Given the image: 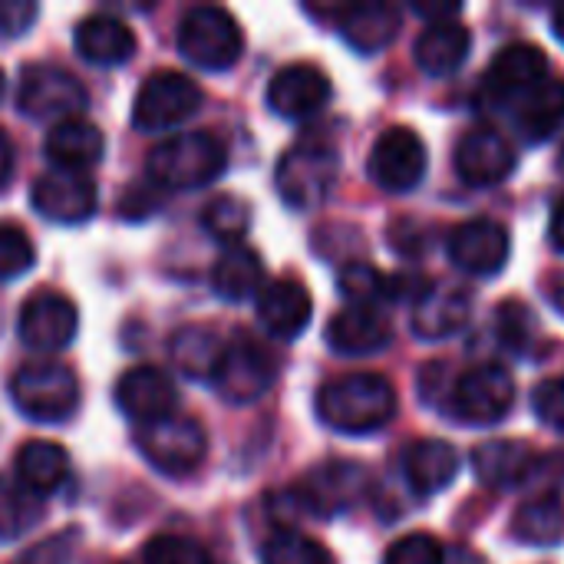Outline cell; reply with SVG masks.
Returning <instances> with one entry per match:
<instances>
[{"instance_id":"1","label":"cell","mask_w":564,"mask_h":564,"mask_svg":"<svg viewBox=\"0 0 564 564\" xmlns=\"http://www.w3.org/2000/svg\"><path fill=\"white\" fill-rule=\"evenodd\" d=\"M317 416L337 433H377L397 416V390L380 373H344L321 387Z\"/></svg>"},{"instance_id":"2","label":"cell","mask_w":564,"mask_h":564,"mask_svg":"<svg viewBox=\"0 0 564 564\" xmlns=\"http://www.w3.org/2000/svg\"><path fill=\"white\" fill-rule=\"evenodd\" d=\"M228 165V149L212 132H178L162 139L145 162V172L155 185L185 192L212 185Z\"/></svg>"},{"instance_id":"3","label":"cell","mask_w":564,"mask_h":564,"mask_svg":"<svg viewBox=\"0 0 564 564\" xmlns=\"http://www.w3.org/2000/svg\"><path fill=\"white\" fill-rule=\"evenodd\" d=\"M13 406L33 423H66L79 406V383L63 364H26L10 380Z\"/></svg>"},{"instance_id":"4","label":"cell","mask_w":564,"mask_h":564,"mask_svg":"<svg viewBox=\"0 0 564 564\" xmlns=\"http://www.w3.org/2000/svg\"><path fill=\"white\" fill-rule=\"evenodd\" d=\"M274 182L288 208L314 212L327 202L337 182V152L324 142H297L281 155Z\"/></svg>"},{"instance_id":"5","label":"cell","mask_w":564,"mask_h":564,"mask_svg":"<svg viewBox=\"0 0 564 564\" xmlns=\"http://www.w3.org/2000/svg\"><path fill=\"white\" fill-rule=\"evenodd\" d=\"M178 50L202 69H228L245 53V33L225 7H192L178 23Z\"/></svg>"},{"instance_id":"6","label":"cell","mask_w":564,"mask_h":564,"mask_svg":"<svg viewBox=\"0 0 564 564\" xmlns=\"http://www.w3.org/2000/svg\"><path fill=\"white\" fill-rule=\"evenodd\" d=\"M198 106H202V89L192 76H185L178 69H159L135 93L132 126L149 135L169 132V129L182 126L185 119H192L198 112Z\"/></svg>"},{"instance_id":"7","label":"cell","mask_w":564,"mask_h":564,"mask_svg":"<svg viewBox=\"0 0 564 564\" xmlns=\"http://www.w3.org/2000/svg\"><path fill=\"white\" fill-rule=\"evenodd\" d=\"M135 443L142 449V456L165 476H188L195 473L205 456H208V440L205 430L192 420V416H165L155 420L149 426H139Z\"/></svg>"},{"instance_id":"8","label":"cell","mask_w":564,"mask_h":564,"mask_svg":"<svg viewBox=\"0 0 564 564\" xmlns=\"http://www.w3.org/2000/svg\"><path fill=\"white\" fill-rule=\"evenodd\" d=\"M86 102H89V93L69 69L53 66V63L23 66L17 106L30 119H56V122H63V119L79 116Z\"/></svg>"},{"instance_id":"9","label":"cell","mask_w":564,"mask_h":564,"mask_svg":"<svg viewBox=\"0 0 564 564\" xmlns=\"http://www.w3.org/2000/svg\"><path fill=\"white\" fill-rule=\"evenodd\" d=\"M426 165H430V155H426L423 139L406 126H393L373 142L367 169H370V178L383 192H413L423 182Z\"/></svg>"},{"instance_id":"10","label":"cell","mask_w":564,"mask_h":564,"mask_svg":"<svg viewBox=\"0 0 564 564\" xmlns=\"http://www.w3.org/2000/svg\"><path fill=\"white\" fill-rule=\"evenodd\" d=\"M278 364L274 357L258 347L254 340H241V344H228L221 354V364L212 377L218 397L225 403H254L258 397H264L274 383Z\"/></svg>"},{"instance_id":"11","label":"cell","mask_w":564,"mask_h":564,"mask_svg":"<svg viewBox=\"0 0 564 564\" xmlns=\"http://www.w3.org/2000/svg\"><path fill=\"white\" fill-rule=\"evenodd\" d=\"M20 340L40 354L66 350L79 330V311L66 294L56 291H36L23 307L17 321Z\"/></svg>"},{"instance_id":"12","label":"cell","mask_w":564,"mask_h":564,"mask_svg":"<svg viewBox=\"0 0 564 564\" xmlns=\"http://www.w3.org/2000/svg\"><path fill=\"white\" fill-rule=\"evenodd\" d=\"M516 403V380L509 370L489 364L463 373L453 390V413L473 426H489L499 423Z\"/></svg>"},{"instance_id":"13","label":"cell","mask_w":564,"mask_h":564,"mask_svg":"<svg viewBox=\"0 0 564 564\" xmlns=\"http://www.w3.org/2000/svg\"><path fill=\"white\" fill-rule=\"evenodd\" d=\"M33 208L56 225H79L89 221L96 212V185L86 172L50 169L33 182Z\"/></svg>"},{"instance_id":"14","label":"cell","mask_w":564,"mask_h":564,"mask_svg":"<svg viewBox=\"0 0 564 564\" xmlns=\"http://www.w3.org/2000/svg\"><path fill=\"white\" fill-rule=\"evenodd\" d=\"M512 241L506 225L492 221V218H473L463 221L459 228H453L449 235V258L456 268L469 271V274H499L509 261Z\"/></svg>"},{"instance_id":"15","label":"cell","mask_w":564,"mask_h":564,"mask_svg":"<svg viewBox=\"0 0 564 564\" xmlns=\"http://www.w3.org/2000/svg\"><path fill=\"white\" fill-rule=\"evenodd\" d=\"M175 403H178L175 383L169 380V373L155 367H132L116 383V406L122 410V416H129L139 426L172 416Z\"/></svg>"},{"instance_id":"16","label":"cell","mask_w":564,"mask_h":564,"mask_svg":"<svg viewBox=\"0 0 564 564\" xmlns=\"http://www.w3.org/2000/svg\"><path fill=\"white\" fill-rule=\"evenodd\" d=\"M330 99V79L314 63H291L268 83V106L284 119H307Z\"/></svg>"},{"instance_id":"17","label":"cell","mask_w":564,"mask_h":564,"mask_svg":"<svg viewBox=\"0 0 564 564\" xmlns=\"http://www.w3.org/2000/svg\"><path fill=\"white\" fill-rule=\"evenodd\" d=\"M512 169H516V149L496 129H473L456 149V172L463 175L466 185L476 188L499 185L502 178L512 175Z\"/></svg>"},{"instance_id":"18","label":"cell","mask_w":564,"mask_h":564,"mask_svg":"<svg viewBox=\"0 0 564 564\" xmlns=\"http://www.w3.org/2000/svg\"><path fill=\"white\" fill-rule=\"evenodd\" d=\"M545 69H549V56L545 50H539L535 43H509L496 53L489 73H486V96L489 99H512V96H525L535 86L545 83Z\"/></svg>"},{"instance_id":"19","label":"cell","mask_w":564,"mask_h":564,"mask_svg":"<svg viewBox=\"0 0 564 564\" xmlns=\"http://www.w3.org/2000/svg\"><path fill=\"white\" fill-rule=\"evenodd\" d=\"M314 314L307 288L294 278H278L258 294V317L274 340H297Z\"/></svg>"},{"instance_id":"20","label":"cell","mask_w":564,"mask_h":564,"mask_svg":"<svg viewBox=\"0 0 564 564\" xmlns=\"http://www.w3.org/2000/svg\"><path fill=\"white\" fill-rule=\"evenodd\" d=\"M334 17H337L344 40L360 53H377L400 33V7L387 0L344 3V7H334Z\"/></svg>"},{"instance_id":"21","label":"cell","mask_w":564,"mask_h":564,"mask_svg":"<svg viewBox=\"0 0 564 564\" xmlns=\"http://www.w3.org/2000/svg\"><path fill=\"white\" fill-rule=\"evenodd\" d=\"M393 340L390 317L377 307H344L327 324V344L344 357H367Z\"/></svg>"},{"instance_id":"22","label":"cell","mask_w":564,"mask_h":564,"mask_svg":"<svg viewBox=\"0 0 564 564\" xmlns=\"http://www.w3.org/2000/svg\"><path fill=\"white\" fill-rule=\"evenodd\" d=\"M43 152H46V159L56 169L86 172V169H93L102 159L106 139H102V132H99L96 122H89L83 116H73V119L53 122V129L46 132Z\"/></svg>"},{"instance_id":"23","label":"cell","mask_w":564,"mask_h":564,"mask_svg":"<svg viewBox=\"0 0 564 564\" xmlns=\"http://www.w3.org/2000/svg\"><path fill=\"white\" fill-rule=\"evenodd\" d=\"M76 50L93 66H119L135 53V33L112 13H89L76 26Z\"/></svg>"},{"instance_id":"24","label":"cell","mask_w":564,"mask_h":564,"mask_svg":"<svg viewBox=\"0 0 564 564\" xmlns=\"http://www.w3.org/2000/svg\"><path fill=\"white\" fill-rule=\"evenodd\" d=\"M466 321H469V294L463 288L440 284V288H426L416 297L413 330L426 340H443L459 327H466Z\"/></svg>"},{"instance_id":"25","label":"cell","mask_w":564,"mask_h":564,"mask_svg":"<svg viewBox=\"0 0 564 564\" xmlns=\"http://www.w3.org/2000/svg\"><path fill=\"white\" fill-rule=\"evenodd\" d=\"M17 482L23 489H30L33 496L46 499L53 492H59L69 482V456L63 446L46 443V440H33L26 446H20L17 453Z\"/></svg>"},{"instance_id":"26","label":"cell","mask_w":564,"mask_h":564,"mask_svg":"<svg viewBox=\"0 0 564 564\" xmlns=\"http://www.w3.org/2000/svg\"><path fill=\"white\" fill-rule=\"evenodd\" d=\"M469 46H473V33L459 20L430 23L416 36V63L430 76H449L466 63Z\"/></svg>"},{"instance_id":"27","label":"cell","mask_w":564,"mask_h":564,"mask_svg":"<svg viewBox=\"0 0 564 564\" xmlns=\"http://www.w3.org/2000/svg\"><path fill=\"white\" fill-rule=\"evenodd\" d=\"M473 469L482 486L509 489V486H519L529 479V473L535 469V453L516 440H492V443L476 446Z\"/></svg>"},{"instance_id":"28","label":"cell","mask_w":564,"mask_h":564,"mask_svg":"<svg viewBox=\"0 0 564 564\" xmlns=\"http://www.w3.org/2000/svg\"><path fill=\"white\" fill-rule=\"evenodd\" d=\"M403 469H406V482L413 486L416 496H436L456 479L459 456L443 440H420L406 449Z\"/></svg>"},{"instance_id":"29","label":"cell","mask_w":564,"mask_h":564,"mask_svg":"<svg viewBox=\"0 0 564 564\" xmlns=\"http://www.w3.org/2000/svg\"><path fill=\"white\" fill-rule=\"evenodd\" d=\"M212 284H215L218 297L231 301V304L261 294V288H264L261 254L248 245H228L212 268Z\"/></svg>"},{"instance_id":"30","label":"cell","mask_w":564,"mask_h":564,"mask_svg":"<svg viewBox=\"0 0 564 564\" xmlns=\"http://www.w3.org/2000/svg\"><path fill=\"white\" fill-rule=\"evenodd\" d=\"M225 344L218 340V334L212 327L192 324L172 334L169 340V357L175 364V370L188 380H208L215 377L218 364H221Z\"/></svg>"},{"instance_id":"31","label":"cell","mask_w":564,"mask_h":564,"mask_svg":"<svg viewBox=\"0 0 564 564\" xmlns=\"http://www.w3.org/2000/svg\"><path fill=\"white\" fill-rule=\"evenodd\" d=\"M364 486V469L360 466H350V463H334V466H324L317 469L307 486L301 489L304 496V506L311 512H340L344 506H350L357 499Z\"/></svg>"},{"instance_id":"32","label":"cell","mask_w":564,"mask_h":564,"mask_svg":"<svg viewBox=\"0 0 564 564\" xmlns=\"http://www.w3.org/2000/svg\"><path fill=\"white\" fill-rule=\"evenodd\" d=\"M522 135L529 142H542L558 132L564 122V83L562 79H545L532 93L522 96L519 116H516Z\"/></svg>"},{"instance_id":"33","label":"cell","mask_w":564,"mask_h":564,"mask_svg":"<svg viewBox=\"0 0 564 564\" xmlns=\"http://www.w3.org/2000/svg\"><path fill=\"white\" fill-rule=\"evenodd\" d=\"M512 532L525 545H555L564 539V499L539 496L529 499L512 522Z\"/></svg>"},{"instance_id":"34","label":"cell","mask_w":564,"mask_h":564,"mask_svg":"<svg viewBox=\"0 0 564 564\" xmlns=\"http://www.w3.org/2000/svg\"><path fill=\"white\" fill-rule=\"evenodd\" d=\"M43 519V499L23 489L13 476H0V542L20 539Z\"/></svg>"},{"instance_id":"35","label":"cell","mask_w":564,"mask_h":564,"mask_svg":"<svg viewBox=\"0 0 564 564\" xmlns=\"http://www.w3.org/2000/svg\"><path fill=\"white\" fill-rule=\"evenodd\" d=\"M261 562L264 564H334V558H330V552H327L321 542H314V539H307V535H301V532H294V529H281V532H274V535L264 542Z\"/></svg>"},{"instance_id":"36","label":"cell","mask_w":564,"mask_h":564,"mask_svg":"<svg viewBox=\"0 0 564 564\" xmlns=\"http://www.w3.org/2000/svg\"><path fill=\"white\" fill-rule=\"evenodd\" d=\"M202 225L205 231H212L215 238L228 241V245H241L248 225H251V215H248V205L235 195H218L205 205L202 212Z\"/></svg>"},{"instance_id":"37","label":"cell","mask_w":564,"mask_h":564,"mask_svg":"<svg viewBox=\"0 0 564 564\" xmlns=\"http://www.w3.org/2000/svg\"><path fill=\"white\" fill-rule=\"evenodd\" d=\"M337 284H340V294L350 301V307H373L380 297H390V278L364 261L347 264Z\"/></svg>"},{"instance_id":"38","label":"cell","mask_w":564,"mask_h":564,"mask_svg":"<svg viewBox=\"0 0 564 564\" xmlns=\"http://www.w3.org/2000/svg\"><path fill=\"white\" fill-rule=\"evenodd\" d=\"M33 261H36V248L30 235L13 221H0V281H13L26 274Z\"/></svg>"},{"instance_id":"39","label":"cell","mask_w":564,"mask_h":564,"mask_svg":"<svg viewBox=\"0 0 564 564\" xmlns=\"http://www.w3.org/2000/svg\"><path fill=\"white\" fill-rule=\"evenodd\" d=\"M145 564H215L208 549L185 535H159L142 552Z\"/></svg>"},{"instance_id":"40","label":"cell","mask_w":564,"mask_h":564,"mask_svg":"<svg viewBox=\"0 0 564 564\" xmlns=\"http://www.w3.org/2000/svg\"><path fill=\"white\" fill-rule=\"evenodd\" d=\"M383 564H443V545L433 535H406L387 549Z\"/></svg>"},{"instance_id":"41","label":"cell","mask_w":564,"mask_h":564,"mask_svg":"<svg viewBox=\"0 0 564 564\" xmlns=\"http://www.w3.org/2000/svg\"><path fill=\"white\" fill-rule=\"evenodd\" d=\"M499 334H502L506 347L522 350L532 340V311L522 301H506L499 307Z\"/></svg>"},{"instance_id":"42","label":"cell","mask_w":564,"mask_h":564,"mask_svg":"<svg viewBox=\"0 0 564 564\" xmlns=\"http://www.w3.org/2000/svg\"><path fill=\"white\" fill-rule=\"evenodd\" d=\"M532 410H535V416L545 426L564 433V380H545V383H539L535 393H532Z\"/></svg>"},{"instance_id":"43","label":"cell","mask_w":564,"mask_h":564,"mask_svg":"<svg viewBox=\"0 0 564 564\" xmlns=\"http://www.w3.org/2000/svg\"><path fill=\"white\" fill-rule=\"evenodd\" d=\"M73 545H76V532H63V535H53V539L33 545L23 558H17L13 564H69Z\"/></svg>"},{"instance_id":"44","label":"cell","mask_w":564,"mask_h":564,"mask_svg":"<svg viewBox=\"0 0 564 564\" xmlns=\"http://www.w3.org/2000/svg\"><path fill=\"white\" fill-rule=\"evenodd\" d=\"M33 17H36L33 3H26V0H0V33L3 36L23 33Z\"/></svg>"},{"instance_id":"45","label":"cell","mask_w":564,"mask_h":564,"mask_svg":"<svg viewBox=\"0 0 564 564\" xmlns=\"http://www.w3.org/2000/svg\"><path fill=\"white\" fill-rule=\"evenodd\" d=\"M413 10H416L420 17H426L430 23H446V20H453V17L459 13V3H456V0H449V3H430V0H416V3H413Z\"/></svg>"},{"instance_id":"46","label":"cell","mask_w":564,"mask_h":564,"mask_svg":"<svg viewBox=\"0 0 564 564\" xmlns=\"http://www.w3.org/2000/svg\"><path fill=\"white\" fill-rule=\"evenodd\" d=\"M549 238H552V245L564 251V195L555 202V208H552V221H549Z\"/></svg>"},{"instance_id":"47","label":"cell","mask_w":564,"mask_h":564,"mask_svg":"<svg viewBox=\"0 0 564 564\" xmlns=\"http://www.w3.org/2000/svg\"><path fill=\"white\" fill-rule=\"evenodd\" d=\"M443 564H486L482 562V555H476L473 549H466V545H449V549H443Z\"/></svg>"},{"instance_id":"48","label":"cell","mask_w":564,"mask_h":564,"mask_svg":"<svg viewBox=\"0 0 564 564\" xmlns=\"http://www.w3.org/2000/svg\"><path fill=\"white\" fill-rule=\"evenodd\" d=\"M10 172H13V149H10V139L0 132V188L7 185Z\"/></svg>"},{"instance_id":"49","label":"cell","mask_w":564,"mask_h":564,"mask_svg":"<svg viewBox=\"0 0 564 564\" xmlns=\"http://www.w3.org/2000/svg\"><path fill=\"white\" fill-rule=\"evenodd\" d=\"M552 30H555V36L564 43V3H558L555 13H552Z\"/></svg>"},{"instance_id":"50","label":"cell","mask_w":564,"mask_h":564,"mask_svg":"<svg viewBox=\"0 0 564 564\" xmlns=\"http://www.w3.org/2000/svg\"><path fill=\"white\" fill-rule=\"evenodd\" d=\"M552 301H555L558 311H564V274L555 281V288H552Z\"/></svg>"},{"instance_id":"51","label":"cell","mask_w":564,"mask_h":564,"mask_svg":"<svg viewBox=\"0 0 564 564\" xmlns=\"http://www.w3.org/2000/svg\"><path fill=\"white\" fill-rule=\"evenodd\" d=\"M3 86H7V83H3V69H0V99H3Z\"/></svg>"},{"instance_id":"52","label":"cell","mask_w":564,"mask_h":564,"mask_svg":"<svg viewBox=\"0 0 564 564\" xmlns=\"http://www.w3.org/2000/svg\"><path fill=\"white\" fill-rule=\"evenodd\" d=\"M562 172H564V152H562Z\"/></svg>"}]
</instances>
